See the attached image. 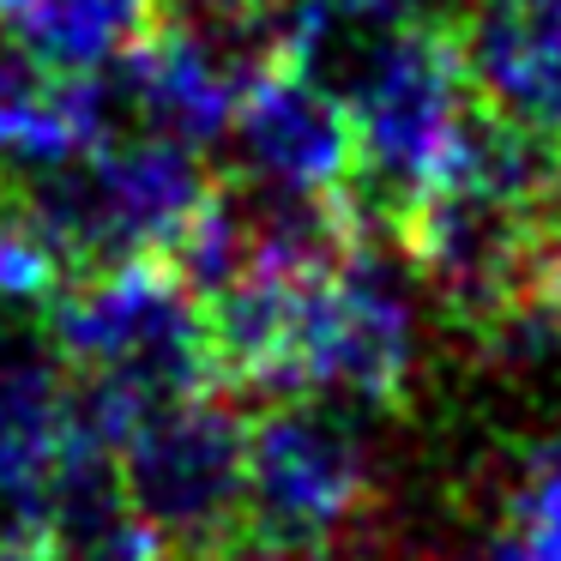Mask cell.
Returning a JSON list of instances; mask_svg holds the SVG:
<instances>
[{"label": "cell", "mask_w": 561, "mask_h": 561, "mask_svg": "<svg viewBox=\"0 0 561 561\" xmlns=\"http://www.w3.org/2000/svg\"><path fill=\"white\" fill-rule=\"evenodd\" d=\"M392 254L375 236H356L320 266H248L206 290L218 387L272 404H404L416 375V302Z\"/></svg>", "instance_id": "6da1fadb"}, {"label": "cell", "mask_w": 561, "mask_h": 561, "mask_svg": "<svg viewBox=\"0 0 561 561\" xmlns=\"http://www.w3.org/2000/svg\"><path fill=\"white\" fill-rule=\"evenodd\" d=\"M43 320L103 447L151 404L224 392L211 368L206 302L170 260H115L85 272L43 308Z\"/></svg>", "instance_id": "7a4b0ae2"}, {"label": "cell", "mask_w": 561, "mask_h": 561, "mask_svg": "<svg viewBox=\"0 0 561 561\" xmlns=\"http://www.w3.org/2000/svg\"><path fill=\"white\" fill-rule=\"evenodd\" d=\"M356 134V187L351 211L368 236L392 242L416 194L447 163L459 127L477 110L453 19H399L356 43L344 79H332Z\"/></svg>", "instance_id": "3957f363"}, {"label": "cell", "mask_w": 561, "mask_h": 561, "mask_svg": "<svg viewBox=\"0 0 561 561\" xmlns=\"http://www.w3.org/2000/svg\"><path fill=\"white\" fill-rule=\"evenodd\" d=\"M380 507V471L363 428L314 399H284L248 423L242 561L344 556Z\"/></svg>", "instance_id": "277c9868"}, {"label": "cell", "mask_w": 561, "mask_h": 561, "mask_svg": "<svg viewBox=\"0 0 561 561\" xmlns=\"http://www.w3.org/2000/svg\"><path fill=\"white\" fill-rule=\"evenodd\" d=\"M110 453L170 561H242L248 423L224 392L151 404L110 440Z\"/></svg>", "instance_id": "5b68a950"}, {"label": "cell", "mask_w": 561, "mask_h": 561, "mask_svg": "<svg viewBox=\"0 0 561 561\" xmlns=\"http://www.w3.org/2000/svg\"><path fill=\"white\" fill-rule=\"evenodd\" d=\"M272 43V19H218V13H163L158 31L110 67L115 115L134 122L139 134L175 139L187 151H211L230 139L236 103L254 79L260 55Z\"/></svg>", "instance_id": "8992f818"}, {"label": "cell", "mask_w": 561, "mask_h": 561, "mask_svg": "<svg viewBox=\"0 0 561 561\" xmlns=\"http://www.w3.org/2000/svg\"><path fill=\"white\" fill-rule=\"evenodd\" d=\"M230 139H236V182L290 199L351 206L356 187L351 110H344L339 85L278 37V19H272V43L260 55L254 79H248L242 103H236Z\"/></svg>", "instance_id": "52a82bcc"}, {"label": "cell", "mask_w": 561, "mask_h": 561, "mask_svg": "<svg viewBox=\"0 0 561 561\" xmlns=\"http://www.w3.org/2000/svg\"><path fill=\"white\" fill-rule=\"evenodd\" d=\"M453 31L477 103L561 139V0H465Z\"/></svg>", "instance_id": "ba28073f"}, {"label": "cell", "mask_w": 561, "mask_h": 561, "mask_svg": "<svg viewBox=\"0 0 561 561\" xmlns=\"http://www.w3.org/2000/svg\"><path fill=\"white\" fill-rule=\"evenodd\" d=\"M122 134L103 73H49L0 43V182L49 175Z\"/></svg>", "instance_id": "9c48e42d"}, {"label": "cell", "mask_w": 561, "mask_h": 561, "mask_svg": "<svg viewBox=\"0 0 561 561\" xmlns=\"http://www.w3.org/2000/svg\"><path fill=\"white\" fill-rule=\"evenodd\" d=\"M98 440L67 368L0 351V507L25 525L49 483Z\"/></svg>", "instance_id": "30bf717a"}, {"label": "cell", "mask_w": 561, "mask_h": 561, "mask_svg": "<svg viewBox=\"0 0 561 561\" xmlns=\"http://www.w3.org/2000/svg\"><path fill=\"white\" fill-rule=\"evenodd\" d=\"M25 531L43 543L49 561H170L146 519H139L134 495H127L115 453L91 440L73 465L49 483Z\"/></svg>", "instance_id": "8fae6325"}, {"label": "cell", "mask_w": 561, "mask_h": 561, "mask_svg": "<svg viewBox=\"0 0 561 561\" xmlns=\"http://www.w3.org/2000/svg\"><path fill=\"white\" fill-rule=\"evenodd\" d=\"M163 13V0H0V43L49 73H110Z\"/></svg>", "instance_id": "7c38bea8"}, {"label": "cell", "mask_w": 561, "mask_h": 561, "mask_svg": "<svg viewBox=\"0 0 561 561\" xmlns=\"http://www.w3.org/2000/svg\"><path fill=\"white\" fill-rule=\"evenodd\" d=\"M67 284H73V266L55 248V236L43 230L37 211L13 187H0V302L49 308Z\"/></svg>", "instance_id": "4fadbf2b"}, {"label": "cell", "mask_w": 561, "mask_h": 561, "mask_svg": "<svg viewBox=\"0 0 561 561\" xmlns=\"http://www.w3.org/2000/svg\"><path fill=\"white\" fill-rule=\"evenodd\" d=\"M531 302H537V314H543L549 339H561V218H556V230H549V242H543V266H537Z\"/></svg>", "instance_id": "5bb4252c"}, {"label": "cell", "mask_w": 561, "mask_h": 561, "mask_svg": "<svg viewBox=\"0 0 561 561\" xmlns=\"http://www.w3.org/2000/svg\"><path fill=\"white\" fill-rule=\"evenodd\" d=\"M199 13H218V19H272L284 0H194Z\"/></svg>", "instance_id": "9a60e30c"}, {"label": "cell", "mask_w": 561, "mask_h": 561, "mask_svg": "<svg viewBox=\"0 0 561 561\" xmlns=\"http://www.w3.org/2000/svg\"><path fill=\"white\" fill-rule=\"evenodd\" d=\"M0 561H49L25 525H0Z\"/></svg>", "instance_id": "2e32d148"}, {"label": "cell", "mask_w": 561, "mask_h": 561, "mask_svg": "<svg viewBox=\"0 0 561 561\" xmlns=\"http://www.w3.org/2000/svg\"><path fill=\"white\" fill-rule=\"evenodd\" d=\"M320 561H356V556H320Z\"/></svg>", "instance_id": "e0dca14e"}]
</instances>
